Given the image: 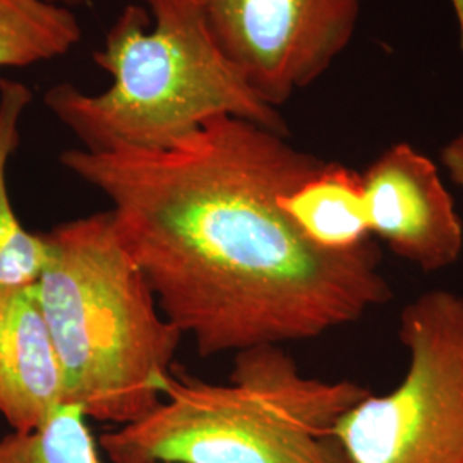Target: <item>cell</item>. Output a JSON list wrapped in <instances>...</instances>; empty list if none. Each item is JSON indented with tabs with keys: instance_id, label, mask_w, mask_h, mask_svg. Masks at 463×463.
Here are the masks:
<instances>
[{
	"instance_id": "obj_8",
	"label": "cell",
	"mask_w": 463,
	"mask_h": 463,
	"mask_svg": "<svg viewBox=\"0 0 463 463\" xmlns=\"http://www.w3.org/2000/svg\"><path fill=\"white\" fill-rule=\"evenodd\" d=\"M62 405L64 371L36 287L0 292V414L28 432Z\"/></svg>"
},
{
	"instance_id": "obj_11",
	"label": "cell",
	"mask_w": 463,
	"mask_h": 463,
	"mask_svg": "<svg viewBox=\"0 0 463 463\" xmlns=\"http://www.w3.org/2000/svg\"><path fill=\"white\" fill-rule=\"evenodd\" d=\"M72 9L50 0H0V69L62 57L81 42Z\"/></svg>"
},
{
	"instance_id": "obj_13",
	"label": "cell",
	"mask_w": 463,
	"mask_h": 463,
	"mask_svg": "<svg viewBox=\"0 0 463 463\" xmlns=\"http://www.w3.org/2000/svg\"><path fill=\"white\" fill-rule=\"evenodd\" d=\"M441 162L447 166L451 181L463 187V133L457 134L441 149Z\"/></svg>"
},
{
	"instance_id": "obj_1",
	"label": "cell",
	"mask_w": 463,
	"mask_h": 463,
	"mask_svg": "<svg viewBox=\"0 0 463 463\" xmlns=\"http://www.w3.org/2000/svg\"><path fill=\"white\" fill-rule=\"evenodd\" d=\"M61 164L110 201L117 239L203 357L315 338L392 298L373 241L325 250L281 210L326 162L250 120L215 117L168 148L66 149Z\"/></svg>"
},
{
	"instance_id": "obj_5",
	"label": "cell",
	"mask_w": 463,
	"mask_h": 463,
	"mask_svg": "<svg viewBox=\"0 0 463 463\" xmlns=\"http://www.w3.org/2000/svg\"><path fill=\"white\" fill-rule=\"evenodd\" d=\"M402 383L367 395L335 436L352 463H463V298L434 288L400 315Z\"/></svg>"
},
{
	"instance_id": "obj_12",
	"label": "cell",
	"mask_w": 463,
	"mask_h": 463,
	"mask_svg": "<svg viewBox=\"0 0 463 463\" xmlns=\"http://www.w3.org/2000/svg\"><path fill=\"white\" fill-rule=\"evenodd\" d=\"M0 463H101L80 405L66 403L38 428L0 438Z\"/></svg>"
},
{
	"instance_id": "obj_10",
	"label": "cell",
	"mask_w": 463,
	"mask_h": 463,
	"mask_svg": "<svg viewBox=\"0 0 463 463\" xmlns=\"http://www.w3.org/2000/svg\"><path fill=\"white\" fill-rule=\"evenodd\" d=\"M32 99L30 86L0 78V292L34 285L47 258L43 235L23 227L7 187V166L21 143V120Z\"/></svg>"
},
{
	"instance_id": "obj_7",
	"label": "cell",
	"mask_w": 463,
	"mask_h": 463,
	"mask_svg": "<svg viewBox=\"0 0 463 463\" xmlns=\"http://www.w3.org/2000/svg\"><path fill=\"white\" fill-rule=\"evenodd\" d=\"M371 235L424 271L458 261L463 225L430 156L411 143L384 149L363 175Z\"/></svg>"
},
{
	"instance_id": "obj_2",
	"label": "cell",
	"mask_w": 463,
	"mask_h": 463,
	"mask_svg": "<svg viewBox=\"0 0 463 463\" xmlns=\"http://www.w3.org/2000/svg\"><path fill=\"white\" fill-rule=\"evenodd\" d=\"M129 4L93 53L110 74L101 93L72 83L52 86L43 103L84 149H162L215 117L246 118L288 136L280 112L266 105L216 45L199 0Z\"/></svg>"
},
{
	"instance_id": "obj_3",
	"label": "cell",
	"mask_w": 463,
	"mask_h": 463,
	"mask_svg": "<svg viewBox=\"0 0 463 463\" xmlns=\"http://www.w3.org/2000/svg\"><path fill=\"white\" fill-rule=\"evenodd\" d=\"M34 283L57 348L66 403L99 422L129 424L160 402L184 335L117 239L109 212L42 233Z\"/></svg>"
},
{
	"instance_id": "obj_14",
	"label": "cell",
	"mask_w": 463,
	"mask_h": 463,
	"mask_svg": "<svg viewBox=\"0 0 463 463\" xmlns=\"http://www.w3.org/2000/svg\"><path fill=\"white\" fill-rule=\"evenodd\" d=\"M453 9H455V16L458 21V30H460V47L463 52V0H451Z\"/></svg>"
},
{
	"instance_id": "obj_4",
	"label": "cell",
	"mask_w": 463,
	"mask_h": 463,
	"mask_svg": "<svg viewBox=\"0 0 463 463\" xmlns=\"http://www.w3.org/2000/svg\"><path fill=\"white\" fill-rule=\"evenodd\" d=\"M371 395L355 381L304 376L280 345L235 354L227 383L168 374L162 402L99 438L112 463H352L335 436Z\"/></svg>"
},
{
	"instance_id": "obj_6",
	"label": "cell",
	"mask_w": 463,
	"mask_h": 463,
	"mask_svg": "<svg viewBox=\"0 0 463 463\" xmlns=\"http://www.w3.org/2000/svg\"><path fill=\"white\" fill-rule=\"evenodd\" d=\"M216 45L279 110L345 52L363 0H199Z\"/></svg>"
},
{
	"instance_id": "obj_9",
	"label": "cell",
	"mask_w": 463,
	"mask_h": 463,
	"mask_svg": "<svg viewBox=\"0 0 463 463\" xmlns=\"http://www.w3.org/2000/svg\"><path fill=\"white\" fill-rule=\"evenodd\" d=\"M279 203L298 232L317 248L347 252L371 241L363 175L342 164L326 162Z\"/></svg>"
},
{
	"instance_id": "obj_15",
	"label": "cell",
	"mask_w": 463,
	"mask_h": 463,
	"mask_svg": "<svg viewBox=\"0 0 463 463\" xmlns=\"http://www.w3.org/2000/svg\"><path fill=\"white\" fill-rule=\"evenodd\" d=\"M50 2H55V4H61V5H66L69 9H72V7L88 5V4H91L93 0H50Z\"/></svg>"
}]
</instances>
